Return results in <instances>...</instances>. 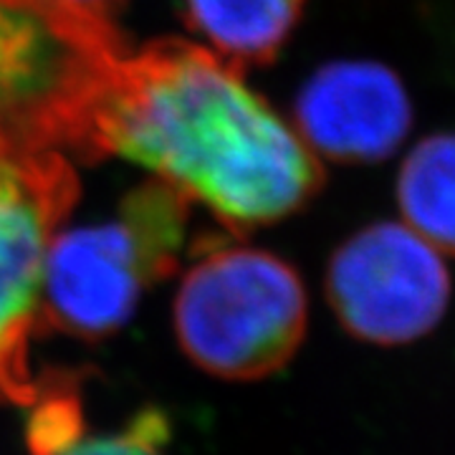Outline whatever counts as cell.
Wrapping results in <instances>:
<instances>
[{
	"mask_svg": "<svg viewBox=\"0 0 455 455\" xmlns=\"http://www.w3.org/2000/svg\"><path fill=\"white\" fill-rule=\"evenodd\" d=\"M112 20L66 0H0V142L92 163V124L116 61Z\"/></svg>",
	"mask_w": 455,
	"mask_h": 455,
	"instance_id": "obj_2",
	"label": "cell"
},
{
	"mask_svg": "<svg viewBox=\"0 0 455 455\" xmlns=\"http://www.w3.org/2000/svg\"><path fill=\"white\" fill-rule=\"evenodd\" d=\"M301 13L304 0H182L188 28L241 71L271 64Z\"/></svg>",
	"mask_w": 455,
	"mask_h": 455,
	"instance_id": "obj_8",
	"label": "cell"
},
{
	"mask_svg": "<svg viewBox=\"0 0 455 455\" xmlns=\"http://www.w3.org/2000/svg\"><path fill=\"white\" fill-rule=\"evenodd\" d=\"M188 211L190 200L155 178L132 190L109 220L61 228L44 266V331L82 341L114 337L147 289L178 268Z\"/></svg>",
	"mask_w": 455,
	"mask_h": 455,
	"instance_id": "obj_3",
	"label": "cell"
},
{
	"mask_svg": "<svg viewBox=\"0 0 455 455\" xmlns=\"http://www.w3.org/2000/svg\"><path fill=\"white\" fill-rule=\"evenodd\" d=\"M109 155L147 167L230 230L278 223L324 185L322 160L243 71L182 38L116 61L92 124V163Z\"/></svg>",
	"mask_w": 455,
	"mask_h": 455,
	"instance_id": "obj_1",
	"label": "cell"
},
{
	"mask_svg": "<svg viewBox=\"0 0 455 455\" xmlns=\"http://www.w3.org/2000/svg\"><path fill=\"white\" fill-rule=\"evenodd\" d=\"M76 200L71 157L0 142V405L28 407L44 385L31 364L44 266Z\"/></svg>",
	"mask_w": 455,
	"mask_h": 455,
	"instance_id": "obj_5",
	"label": "cell"
},
{
	"mask_svg": "<svg viewBox=\"0 0 455 455\" xmlns=\"http://www.w3.org/2000/svg\"><path fill=\"white\" fill-rule=\"evenodd\" d=\"M172 425L167 412L155 405L137 410L116 430L89 433L86 423L68 438L36 455H167Z\"/></svg>",
	"mask_w": 455,
	"mask_h": 455,
	"instance_id": "obj_10",
	"label": "cell"
},
{
	"mask_svg": "<svg viewBox=\"0 0 455 455\" xmlns=\"http://www.w3.org/2000/svg\"><path fill=\"white\" fill-rule=\"evenodd\" d=\"M440 251L405 223H372L349 235L326 268V301L367 344L400 347L430 334L451 304Z\"/></svg>",
	"mask_w": 455,
	"mask_h": 455,
	"instance_id": "obj_6",
	"label": "cell"
},
{
	"mask_svg": "<svg viewBox=\"0 0 455 455\" xmlns=\"http://www.w3.org/2000/svg\"><path fill=\"white\" fill-rule=\"evenodd\" d=\"M66 3L74 5V8H79L84 13H89V16L104 18V20H112L114 23V16L122 11V5L127 0H66Z\"/></svg>",
	"mask_w": 455,
	"mask_h": 455,
	"instance_id": "obj_11",
	"label": "cell"
},
{
	"mask_svg": "<svg viewBox=\"0 0 455 455\" xmlns=\"http://www.w3.org/2000/svg\"><path fill=\"white\" fill-rule=\"evenodd\" d=\"M397 205L405 226L455 256V132L430 134L412 147L400 167Z\"/></svg>",
	"mask_w": 455,
	"mask_h": 455,
	"instance_id": "obj_9",
	"label": "cell"
},
{
	"mask_svg": "<svg viewBox=\"0 0 455 455\" xmlns=\"http://www.w3.org/2000/svg\"><path fill=\"white\" fill-rule=\"evenodd\" d=\"M307 319V289L289 260L220 241L197 248L172 307L182 355L228 382L281 372L304 341Z\"/></svg>",
	"mask_w": 455,
	"mask_h": 455,
	"instance_id": "obj_4",
	"label": "cell"
},
{
	"mask_svg": "<svg viewBox=\"0 0 455 455\" xmlns=\"http://www.w3.org/2000/svg\"><path fill=\"white\" fill-rule=\"evenodd\" d=\"M412 127L403 79L377 61H331L311 74L293 107V130L319 157L344 164L387 160Z\"/></svg>",
	"mask_w": 455,
	"mask_h": 455,
	"instance_id": "obj_7",
	"label": "cell"
}]
</instances>
